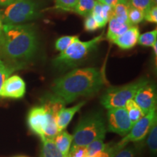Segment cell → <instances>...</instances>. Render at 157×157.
<instances>
[{
	"instance_id": "cell-1",
	"label": "cell",
	"mask_w": 157,
	"mask_h": 157,
	"mask_svg": "<svg viewBox=\"0 0 157 157\" xmlns=\"http://www.w3.org/2000/svg\"><path fill=\"white\" fill-rule=\"evenodd\" d=\"M39 48L36 28L31 24H3L0 39V54L21 68L36 54Z\"/></svg>"
},
{
	"instance_id": "cell-2",
	"label": "cell",
	"mask_w": 157,
	"mask_h": 157,
	"mask_svg": "<svg viewBox=\"0 0 157 157\" xmlns=\"http://www.w3.org/2000/svg\"><path fill=\"white\" fill-rule=\"evenodd\" d=\"M104 83V76L101 70L92 67L75 68L56 78L51 89L54 95L68 104L80 97L97 93Z\"/></svg>"
},
{
	"instance_id": "cell-3",
	"label": "cell",
	"mask_w": 157,
	"mask_h": 157,
	"mask_svg": "<svg viewBox=\"0 0 157 157\" xmlns=\"http://www.w3.org/2000/svg\"><path fill=\"white\" fill-rule=\"evenodd\" d=\"M103 38V35L101 34L87 42H82L78 39L66 50L60 52L59 56L52 60V64L55 68L60 71L76 67L97 48Z\"/></svg>"
},
{
	"instance_id": "cell-4",
	"label": "cell",
	"mask_w": 157,
	"mask_h": 157,
	"mask_svg": "<svg viewBox=\"0 0 157 157\" xmlns=\"http://www.w3.org/2000/svg\"><path fill=\"white\" fill-rule=\"evenodd\" d=\"M0 16L3 24H23L40 17V5L36 0H13L0 11Z\"/></svg>"
},
{
	"instance_id": "cell-5",
	"label": "cell",
	"mask_w": 157,
	"mask_h": 157,
	"mask_svg": "<svg viewBox=\"0 0 157 157\" xmlns=\"http://www.w3.org/2000/svg\"><path fill=\"white\" fill-rule=\"evenodd\" d=\"M107 132L103 115L100 112L90 113L78 122L73 135L72 146H87L92 141Z\"/></svg>"
},
{
	"instance_id": "cell-6",
	"label": "cell",
	"mask_w": 157,
	"mask_h": 157,
	"mask_svg": "<svg viewBox=\"0 0 157 157\" xmlns=\"http://www.w3.org/2000/svg\"><path fill=\"white\" fill-rule=\"evenodd\" d=\"M27 121L31 130L41 140L53 139L58 133L56 118L41 105L33 107L29 111Z\"/></svg>"
},
{
	"instance_id": "cell-7",
	"label": "cell",
	"mask_w": 157,
	"mask_h": 157,
	"mask_svg": "<svg viewBox=\"0 0 157 157\" xmlns=\"http://www.w3.org/2000/svg\"><path fill=\"white\" fill-rule=\"evenodd\" d=\"M148 82L147 78H141L120 87L108 88L101 97V104L107 109L124 107L127 101L133 99L138 90Z\"/></svg>"
},
{
	"instance_id": "cell-8",
	"label": "cell",
	"mask_w": 157,
	"mask_h": 157,
	"mask_svg": "<svg viewBox=\"0 0 157 157\" xmlns=\"http://www.w3.org/2000/svg\"><path fill=\"white\" fill-rule=\"evenodd\" d=\"M156 119V108H154L145 114L140 120L135 122L128 134L125 135L121 141L115 143V148L117 151L119 152L121 149L125 148L129 143L137 142L143 140L148 135L151 127Z\"/></svg>"
},
{
	"instance_id": "cell-9",
	"label": "cell",
	"mask_w": 157,
	"mask_h": 157,
	"mask_svg": "<svg viewBox=\"0 0 157 157\" xmlns=\"http://www.w3.org/2000/svg\"><path fill=\"white\" fill-rule=\"evenodd\" d=\"M108 130L124 137L132 127L125 107L108 109Z\"/></svg>"
},
{
	"instance_id": "cell-10",
	"label": "cell",
	"mask_w": 157,
	"mask_h": 157,
	"mask_svg": "<svg viewBox=\"0 0 157 157\" xmlns=\"http://www.w3.org/2000/svg\"><path fill=\"white\" fill-rule=\"evenodd\" d=\"M133 100L145 114L156 108V90L154 84L148 82L138 90Z\"/></svg>"
},
{
	"instance_id": "cell-11",
	"label": "cell",
	"mask_w": 157,
	"mask_h": 157,
	"mask_svg": "<svg viewBox=\"0 0 157 157\" xmlns=\"http://www.w3.org/2000/svg\"><path fill=\"white\" fill-rule=\"evenodd\" d=\"M25 82L19 76L13 75L9 76L4 83L0 91V97L20 99L25 95Z\"/></svg>"
},
{
	"instance_id": "cell-12",
	"label": "cell",
	"mask_w": 157,
	"mask_h": 157,
	"mask_svg": "<svg viewBox=\"0 0 157 157\" xmlns=\"http://www.w3.org/2000/svg\"><path fill=\"white\" fill-rule=\"evenodd\" d=\"M140 36V31L137 26L132 25L128 30L113 41V43L117 44L122 50H129L136 45Z\"/></svg>"
},
{
	"instance_id": "cell-13",
	"label": "cell",
	"mask_w": 157,
	"mask_h": 157,
	"mask_svg": "<svg viewBox=\"0 0 157 157\" xmlns=\"http://www.w3.org/2000/svg\"><path fill=\"white\" fill-rule=\"evenodd\" d=\"M85 102L82 101L78 104H76L74 106L70 108H63L61 111H59L56 118V121L58 127V132L64 130L69 124L71 121L72 120L74 115L82 109V106L84 105Z\"/></svg>"
},
{
	"instance_id": "cell-14",
	"label": "cell",
	"mask_w": 157,
	"mask_h": 157,
	"mask_svg": "<svg viewBox=\"0 0 157 157\" xmlns=\"http://www.w3.org/2000/svg\"><path fill=\"white\" fill-rule=\"evenodd\" d=\"M41 105L50 114L56 118L59 111L66 106V103L60 98L52 93H47L41 98Z\"/></svg>"
},
{
	"instance_id": "cell-15",
	"label": "cell",
	"mask_w": 157,
	"mask_h": 157,
	"mask_svg": "<svg viewBox=\"0 0 157 157\" xmlns=\"http://www.w3.org/2000/svg\"><path fill=\"white\" fill-rule=\"evenodd\" d=\"M132 26L129 23L120 20L116 17H112L109 20V31H108L106 37L110 42H113L117 37H119L125 31Z\"/></svg>"
},
{
	"instance_id": "cell-16",
	"label": "cell",
	"mask_w": 157,
	"mask_h": 157,
	"mask_svg": "<svg viewBox=\"0 0 157 157\" xmlns=\"http://www.w3.org/2000/svg\"><path fill=\"white\" fill-rule=\"evenodd\" d=\"M73 135L64 130L59 132L53 138V141L56 146L63 154L68 156V154L71 147Z\"/></svg>"
},
{
	"instance_id": "cell-17",
	"label": "cell",
	"mask_w": 157,
	"mask_h": 157,
	"mask_svg": "<svg viewBox=\"0 0 157 157\" xmlns=\"http://www.w3.org/2000/svg\"><path fill=\"white\" fill-rule=\"evenodd\" d=\"M42 142L41 157H68L58 148L53 139L45 138L42 140Z\"/></svg>"
},
{
	"instance_id": "cell-18",
	"label": "cell",
	"mask_w": 157,
	"mask_h": 157,
	"mask_svg": "<svg viewBox=\"0 0 157 157\" xmlns=\"http://www.w3.org/2000/svg\"><path fill=\"white\" fill-rule=\"evenodd\" d=\"M124 107L127 110L129 118V119H130L132 125L134 124L135 122H137V121L140 120L143 117H144V112H143L142 109L138 106V105L135 103L133 99L127 101L126 104H125Z\"/></svg>"
},
{
	"instance_id": "cell-19",
	"label": "cell",
	"mask_w": 157,
	"mask_h": 157,
	"mask_svg": "<svg viewBox=\"0 0 157 157\" xmlns=\"http://www.w3.org/2000/svg\"><path fill=\"white\" fill-rule=\"evenodd\" d=\"M129 6L130 5H129V0H119L118 3L113 7V17L129 23L128 10Z\"/></svg>"
},
{
	"instance_id": "cell-20",
	"label": "cell",
	"mask_w": 157,
	"mask_h": 157,
	"mask_svg": "<svg viewBox=\"0 0 157 157\" xmlns=\"http://www.w3.org/2000/svg\"><path fill=\"white\" fill-rule=\"evenodd\" d=\"M96 2V0H78L74 12L81 16L87 17L92 13Z\"/></svg>"
},
{
	"instance_id": "cell-21",
	"label": "cell",
	"mask_w": 157,
	"mask_h": 157,
	"mask_svg": "<svg viewBox=\"0 0 157 157\" xmlns=\"http://www.w3.org/2000/svg\"><path fill=\"white\" fill-rule=\"evenodd\" d=\"M105 137V135H102L95 139L93 141H92L89 145L86 146L87 147L88 156L90 157L93 156V155L97 154L101 151H103L105 148V145H106V143H104Z\"/></svg>"
},
{
	"instance_id": "cell-22",
	"label": "cell",
	"mask_w": 157,
	"mask_h": 157,
	"mask_svg": "<svg viewBox=\"0 0 157 157\" xmlns=\"http://www.w3.org/2000/svg\"><path fill=\"white\" fill-rule=\"evenodd\" d=\"M16 69H18V68L10 63L4 62L0 59V91L6 79Z\"/></svg>"
},
{
	"instance_id": "cell-23",
	"label": "cell",
	"mask_w": 157,
	"mask_h": 157,
	"mask_svg": "<svg viewBox=\"0 0 157 157\" xmlns=\"http://www.w3.org/2000/svg\"><path fill=\"white\" fill-rule=\"evenodd\" d=\"M157 37V29H154L151 31H148V32L144 33V34H141L138 37V40L137 43L141 46L147 47V48H150L152 47L154 43L156 42Z\"/></svg>"
},
{
	"instance_id": "cell-24",
	"label": "cell",
	"mask_w": 157,
	"mask_h": 157,
	"mask_svg": "<svg viewBox=\"0 0 157 157\" xmlns=\"http://www.w3.org/2000/svg\"><path fill=\"white\" fill-rule=\"evenodd\" d=\"M148 135L147 145L151 151L156 154L157 150V120L153 124Z\"/></svg>"
},
{
	"instance_id": "cell-25",
	"label": "cell",
	"mask_w": 157,
	"mask_h": 157,
	"mask_svg": "<svg viewBox=\"0 0 157 157\" xmlns=\"http://www.w3.org/2000/svg\"><path fill=\"white\" fill-rule=\"evenodd\" d=\"M78 37L77 36H61L56 40L55 47L57 50L63 52L66 50L71 44L78 40Z\"/></svg>"
},
{
	"instance_id": "cell-26",
	"label": "cell",
	"mask_w": 157,
	"mask_h": 157,
	"mask_svg": "<svg viewBox=\"0 0 157 157\" xmlns=\"http://www.w3.org/2000/svg\"><path fill=\"white\" fill-rule=\"evenodd\" d=\"M145 13L140 10L129 6L128 10V21L131 25H136L144 20Z\"/></svg>"
},
{
	"instance_id": "cell-27",
	"label": "cell",
	"mask_w": 157,
	"mask_h": 157,
	"mask_svg": "<svg viewBox=\"0 0 157 157\" xmlns=\"http://www.w3.org/2000/svg\"><path fill=\"white\" fill-rule=\"evenodd\" d=\"M130 6L146 13L152 6L156 5V0H129Z\"/></svg>"
},
{
	"instance_id": "cell-28",
	"label": "cell",
	"mask_w": 157,
	"mask_h": 157,
	"mask_svg": "<svg viewBox=\"0 0 157 157\" xmlns=\"http://www.w3.org/2000/svg\"><path fill=\"white\" fill-rule=\"evenodd\" d=\"M78 0H56L55 7L60 10L74 12Z\"/></svg>"
},
{
	"instance_id": "cell-29",
	"label": "cell",
	"mask_w": 157,
	"mask_h": 157,
	"mask_svg": "<svg viewBox=\"0 0 157 157\" xmlns=\"http://www.w3.org/2000/svg\"><path fill=\"white\" fill-rule=\"evenodd\" d=\"M114 143H106L105 148L103 151H101L90 157H114L115 155L118 153L115 148Z\"/></svg>"
},
{
	"instance_id": "cell-30",
	"label": "cell",
	"mask_w": 157,
	"mask_h": 157,
	"mask_svg": "<svg viewBox=\"0 0 157 157\" xmlns=\"http://www.w3.org/2000/svg\"><path fill=\"white\" fill-rule=\"evenodd\" d=\"M68 157H89L87 147L82 146H72L71 147Z\"/></svg>"
},
{
	"instance_id": "cell-31",
	"label": "cell",
	"mask_w": 157,
	"mask_h": 157,
	"mask_svg": "<svg viewBox=\"0 0 157 157\" xmlns=\"http://www.w3.org/2000/svg\"><path fill=\"white\" fill-rule=\"evenodd\" d=\"M85 21H84V29L89 32H93L98 29V25L97 23L95 22V19L93 18L92 14H90L85 17Z\"/></svg>"
},
{
	"instance_id": "cell-32",
	"label": "cell",
	"mask_w": 157,
	"mask_h": 157,
	"mask_svg": "<svg viewBox=\"0 0 157 157\" xmlns=\"http://www.w3.org/2000/svg\"><path fill=\"white\" fill-rule=\"evenodd\" d=\"M144 19L146 21L153 23H157V6H152L145 13Z\"/></svg>"
},
{
	"instance_id": "cell-33",
	"label": "cell",
	"mask_w": 157,
	"mask_h": 157,
	"mask_svg": "<svg viewBox=\"0 0 157 157\" xmlns=\"http://www.w3.org/2000/svg\"><path fill=\"white\" fill-rule=\"evenodd\" d=\"M114 157H134V151L131 148H124L119 151Z\"/></svg>"
},
{
	"instance_id": "cell-34",
	"label": "cell",
	"mask_w": 157,
	"mask_h": 157,
	"mask_svg": "<svg viewBox=\"0 0 157 157\" xmlns=\"http://www.w3.org/2000/svg\"><path fill=\"white\" fill-rule=\"evenodd\" d=\"M92 15H93V18L95 19V22L97 23V24L98 25V28L99 29H103V27L105 26V25L107 24L108 21H105V19L103 18L101 15H96V14H93L91 13Z\"/></svg>"
},
{
	"instance_id": "cell-35",
	"label": "cell",
	"mask_w": 157,
	"mask_h": 157,
	"mask_svg": "<svg viewBox=\"0 0 157 157\" xmlns=\"http://www.w3.org/2000/svg\"><path fill=\"white\" fill-rule=\"evenodd\" d=\"M96 2L103 4V5H109L111 7H114L119 2V0H96Z\"/></svg>"
},
{
	"instance_id": "cell-36",
	"label": "cell",
	"mask_w": 157,
	"mask_h": 157,
	"mask_svg": "<svg viewBox=\"0 0 157 157\" xmlns=\"http://www.w3.org/2000/svg\"><path fill=\"white\" fill-rule=\"evenodd\" d=\"M13 1V0H0V6H2V7H6V6L10 4Z\"/></svg>"
},
{
	"instance_id": "cell-37",
	"label": "cell",
	"mask_w": 157,
	"mask_h": 157,
	"mask_svg": "<svg viewBox=\"0 0 157 157\" xmlns=\"http://www.w3.org/2000/svg\"><path fill=\"white\" fill-rule=\"evenodd\" d=\"M151 48H153V50H154V52L155 54V56L156 57V56H157V41H156V42L154 43V44L152 45Z\"/></svg>"
},
{
	"instance_id": "cell-38",
	"label": "cell",
	"mask_w": 157,
	"mask_h": 157,
	"mask_svg": "<svg viewBox=\"0 0 157 157\" xmlns=\"http://www.w3.org/2000/svg\"><path fill=\"white\" fill-rule=\"evenodd\" d=\"M2 27H3V23L2 22L1 16H0V39H1L2 33Z\"/></svg>"
},
{
	"instance_id": "cell-39",
	"label": "cell",
	"mask_w": 157,
	"mask_h": 157,
	"mask_svg": "<svg viewBox=\"0 0 157 157\" xmlns=\"http://www.w3.org/2000/svg\"><path fill=\"white\" fill-rule=\"evenodd\" d=\"M18 157H26V156H18Z\"/></svg>"
}]
</instances>
